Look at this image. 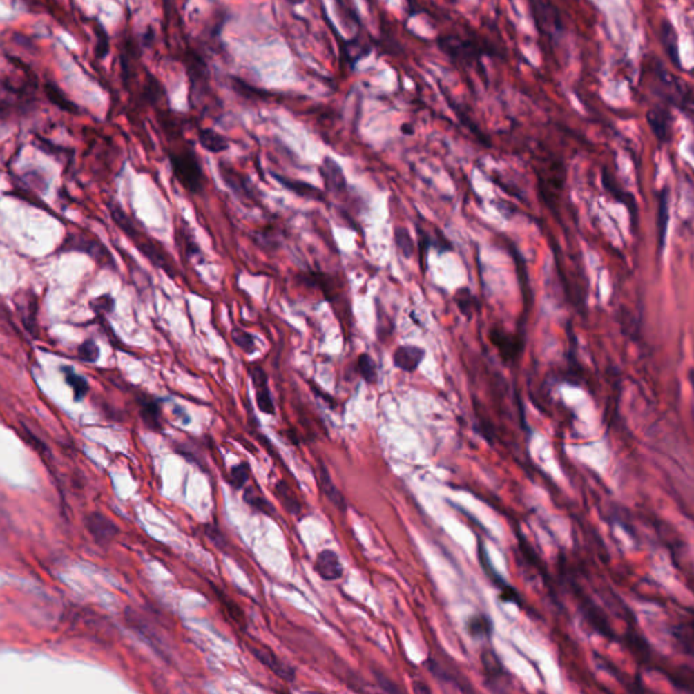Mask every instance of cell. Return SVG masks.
I'll return each mask as SVG.
<instances>
[{
	"label": "cell",
	"instance_id": "obj_1",
	"mask_svg": "<svg viewBox=\"0 0 694 694\" xmlns=\"http://www.w3.org/2000/svg\"><path fill=\"white\" fill-rule=\"evenodd\" d=\"M111 215L113 219L115 220L117 225L135 242V246L146 256L156 267H160L166 274H168L171 278L175 277V271L173 264L168 262L166 253L151 239L143 238V235L135 228L132 221L125 216L121 208H111Z\"/></svg>",
	"mask_w": 694,
	"mask_h": 694
},
{
	"label": "cell",
	"instance_id": "obj_2",
	"mask_svg": "<svg viewBox=\"0 0 694 694\" xmlns=\"http://www.w3.org/2000/svg\"><path fill=\"white\" fill-rule=\"evenodd\" d=\"M653 73L655 76L654 93L663 98L666 102L675 105L681 110L692 111V88L685 84L681 79L675 77L668 73L663 64L657 61L653 67Z\"/></svg>",
	"mask_w": 694,
	"mask_h": 694
},
{
	"label": "cell",
	"instance_id": "obj_3",
	"mask_svg": "<svg viewBox=\"0 0 694 694\" xmlns=\"http://www.w3.org/2000/svg\"><path fill=\"white\" fill-rule=\"evenodd\" d=\"M170 164L175 180L191 194H198L205 187V175L197 155L193 151L170 153Z\"/></svg>",
	"mask_w": 694,
	"mask_h": 694
},
{
	"label": "cell",
	"instance_id": "obj_4",
	"mask_svg": "<svg viewBox=\"0 0 694 694\" xmlns=\"http://www.w3.org/2000/svg\"><path fill=\"white\" fill-rule=\"evenodd\" d=\"M536 25L550 39H557L563 35L564 25L560 18L559 10L550 0H529Z\"/></svg>",
	"mask_w": 694,
	"mask_h": 694
},
{
	"label": "cell",
	"instance_id": "obj_5",
	"mask_svg": "<svg viewBox=\"0 0 694 694\" xmlns=\"http://www.w3.org/2000/svg\"><path fill=\"white\" fill-rule=\"evenodd\" d=\"M220 175L222 178L224 183L231 189V191L242 200V202H253L256 204L258 201V193L256 187L253 186L250 180L233 170L232 167H228L222 163H220Z\"/></svg>",
	"mask_w": 694,
	"mask_h": 694
},
{
	"label": "cell",
	"instance_id": "obj_6",
	"mask_svg": "<svg viewBox=\"0 0 694 694\" xmlns=\"http://www.w3.org/2000/svg\"><path fill=\"white\" fill-rule=\"evenodd\" d=\"M86 528L99 546H109L119 533L118 526L106 515L98 512H90L86 517Z\"/></svg>",
	"mask_w": 694,
	"mask_h": 694
},
{
	"label": "cell",
	"instance_id": "obj_7",
	"mask_svg": "<svg viewBox=\"0 0 694 694\" xmlns=\"http://www.w3.org/2000/svg\"><path fill=\"white\" fill-rule=\"evenodd\" d=\"M251 381L256 388V405L260 412L267 415H274L276 405L271 398V392L269 388V377L267 373L260 366L253 365L249 369Z\"/></svg>",
	"mask_w": 694,
	"mask_h": 694
},
{
	"label": "cell",
	"instance_id": "obj_8",
	"mask_svg": "<svg viewBox=\"0 0 694 694\" xmlns=\"http://www.w3.org/2000/svg\"><path fill=\"white\" fill-rule=\"evenodd\" d=\"M251 654L256 657L263 666H266L271 673L280 677L284 681L292 682L296 679V670L292 666L284 663L271 650L266 647H253L250 646Z\"/></svg>",
	"mask_w": 694,
	"mask_h": 694
},
{
	"label": "cell",
	"instance_id": "obj_9",
	"mask_svg": "<svg viewBox=\"0 0 694 694\" xmlns=\"http://www.w3.org/2000/svg\"><path fill=\"white\" fill-rule=\"evenodd\" d=\"M479 560H480V564L483 567V570L485 571L487 577L492 581V584L495 585V587H498L501 590V598L502 601L505 602H512V604H517L519 605V595L518 592L515 591V588H512V585H509L497 571L495 568L491 566V561H490V557L485 552V549L483 547V544H480L479 547Z\"/></svg>",
	"mask_w": 694,
	"mask_h": 694
},
{
	"label": "cell",
	"instance_id": "obj_10",
	"mask_svg": "<svg viewBox=\"0 0 694 694\" xmlns=\"http://www.w3.org/2000/svg\"><path fill=\"white\" fill-rule=\"evenodd\" d=\"M319 174L323 178V182L326 184L327 190L331 193L340 194L346 191L347 181L345 173L335 159L326 156L319 167Z\"/></svg>",
	"mask_w": 694,
	"mask_h": 694
},
{
	"label": "cell",
	"instance_id": "obj_11",
	"mask_svg": "<svg viewBox=\"0 0 694 694\" xmlns=\"http://www.w3.org/2000/svg\"><path fill=\"white\" fill-rule=\"evenodd\" d=\"M425 357H426L425 349L415 345H402L395 350L392 361L394 365L403 372L414 373L422 364Z\"/></svg>",
	"mask_w": 694,
	"mask_h": 694
},
{
	"label": "cell",
	"instance_id": "obj_12",
	"mask_svg": "<svg viewBox=\"0 0 694 694\" xmlns=\"http://www.w3.org/2000/svg\"><path fill=\"white\" fill-rule=\"evenodd\" d=\"M270 175L284 189H287L288 191H291L301 198L314 200V201H325L326 200L323 190H320L318 186H315L312 183L304 182L300 180H292V178H288V177H284V175H280L276 173H271Z\"/></svg>",
	"mask_w": 694,
	"mask_h": 694
},
{
	"label": "cell",
	"instance_id": "obj_13",
	"mask_svg": "<svg viewBox=\"0 0 694 694\" xmlns=\"http://www.w3.org/2000/svg\"><path fill=\"white\" fill-rule=\"evenodd\" d=\"M315 571L325 581H338L343 575V567L339 556L331 549H325L318 555Z\"/></svg>",
	"mask_w": 694,
	"mask_h": 694
},
{
	"label": "cell",
	"instance_id": "obj_14",
	"mask_svg": "<svg viewBox=\"0 0 694 694\" xmlns=\"http://www.w3.org/2000/svg\"><path fill=\"white\" fill-rule=\"evenodd\" d=\"M318 480H319V487L322 494L329 499V503H332L340 512H346L347 503L343 497V494L338 490V487L334 484L329 470L326 465L320 461L318 467Z\"/></svg>",
	"mask_w": 694,
	"mask_h": 694
},
{
	"label": "cell",
	"instance_id": "obj_15",
	"mask_svg": "<svg viewBox=\"0 0 694 694\" xmlns=\"http://www.w3.org/2000/svg\"><path fill=\"white\" fill-rule=\"evenodd\" d=\"M671 119H673L671 114L666 108L659 106V108L648 110V113H647L648 125L660 143H664L670 139Z\"/></svg>",
	"mask_w": 694,
	"mask_h": 694
},
{
	"label": "cell",
	"instance_id": "obj_16",
	"mask_svg": "<svg viewBox=\"0 0 694 694\" xmlns=\"http://www.w3.org/2000/svg\"><path fill=\"white\" fill-rule=\"evenodd\" d=\"M126 621L136 630L146 642L149 643L151 647H153L157 651H162V637L155 632L153 626L149 622L144 620L140 615L133 612L132 609L126 610Z\"/></svg>",
	"mask_w": 694,
	"mask_h": 694
},
{
	"label": "cell",
	"instance_id": "obj_17",
	"mask_svg": "<svg viewBox=\"0 0 694 694\" xmlns=\"http://www.w3.org/2000/svg\"><path fill=\"white\" fill-rule=\"evenodd\" d=\"M660 41H662L663 49L667 53L668 59L671 60L673 66H675L677 68H681L678 36H677L674 26L668 21H663L660 25Z\"/></svg>",
	"mask_w": 694,
	"mask_h": 694
},
{
	"label": "cell",
	"instance_id": "obj_18",
	"mask_svg": "<svg viewBox=\"0 0 694 694\" xmlns=\"http://www.w3.org/2000/svg\"><path fill=\"white\" fill-rule=\"evenodd\" d=\"M490 339L497 346V349L499 350L501 356L505 360H510L512 361V360L518 357L521 346H519V340L517 338H514L512 335L505 334V332H502L499 329H494L490 334Z\"/></svg>",
	"mask_w": 694,
	"mask_h": 694
},
{
	"label": "cell",
	"instance_id": "obj_19",
	"mask_svg": "<svg viewBox=\"0 0 694 694\" xmlns=\"http://www.w3.org/2000/svg\"><path fill=\"white\" fill-rule=\"evenodd\" d=\"M467 632L474 639H490L494 632L492 620L483 613H477L471 616L465 624Z\"/></svg>",
	"mask_w": 694,
	"mask_h": 694
},
{
	"label": "cell",
	"instance_id": "obj_20",
	"mask_svg": "<svg viewBox=\"0 0 694 694\" xmlns=\"http://www.w3.org/2000/svg\"><path fill=\"white\" fill-rule=\"evenodd\" d=\"M198 143L205 151L212 153H221L229 149L228 140L222 135H220L219 132L211 128L200 131Z\"/></svg>",
	"mask_w": 694,
	"mask_h": 694
},
{
	"label": "cell",
	"instance_id": "obj_21",
	"mask_svg": "<svg viewBox=\"0 0 694 694\" xmlns=\"http://www.w3.org/2000/svg\"><path fill=\"white\" fill-rule=\"evenodd\" d=\"M276 497L278 498V501L281 502V505L285 508L287 512H291L293 515H300L301 514V503L300 501L297 499V497L294 495V492L292 491V488L284 481H278L276 484Z\"/></svg>",
	"mask_w": 694,
	"mask_h": 694
},
{
	"label": "cell",
	"instance_id": "obj_22",
	"mask_svg": "<svg viewBox=\"0 0 694 694\" xmlns=\"http://www.w3.org/2000/svg\"><path fill=\"white\" fill-rule=\"evenodd\" d=\"M602 183L606 187V190L610 194H613V197L616 200H619L620 202L625 204L629 208V211L632 212V221H633V224H636V202H635L633 197L630 194H628V193H624L622 189L617 187V184L613 182V178L610 177V174L609 173L606 174L605 170H604V174H602Z\"/></svg>",
	"mask_w": 694,
	"mask_h": 694
},
{
	"label": "cell",
	"instance_id": "obj_23",
	"mask_svg": "<svg viewBox=\"0 0 694 694\" xmlns=\"http://www.w3.org/2000/svg\"><path fill=\"white\" fill-rule=\"evenodd\" d=\"M142 418L146 423V427L151 430H160L162 429V411L160 405L156 401L146 399L142 402Z\"/></svg>",
	"mask_w": 694,
	"mask_h": 694
},
{
	"label": "cell",
	"instance_id": "obj_24",
	"mask_svg": "<svg viewBox=\"0 0 694 694\" xmlns=\"http://www.w3.org/2000/svg\"><path fill=\"white\" fill-rule=\"evenodd\" d=\"M61 370L64 373V378H66L67 384L73 388L75 401L80 402L87 395V392H88V383H87V380L83 376H80L79 373H76L73 367H70V366H66Z\"/></svg>",
	"mask_w": 694,
	"mask_h": 694
},
{
	"label": "cell",
	"instance_id": "obj_25",
	"mask_svg": "<svg viewBox=\"0 0 694 694\" xmlns=\"http://www.w3.org/2000/svg\"><path fill=\"white\" fill-rule=\"evenodd\" d=\"M454 302L457 304L460 312L471 319L476 311L479 309V302L475 296L468 288H460L454 294Z\"/></svg>",
	"mask_w": 694,
	"mask_h": 694
},
{
	"label": "cell",
	"instance_id": "obj_26",
	"mask_svg": "<svg viewBox=\"0 0 694 694\" xmlns=\"http://www.w3.org/2000/svg\"><path fill=\"white\" fill-rule=\"evenodd\" d=\"M44 91L48 97V99L57 108H60L61 110H66L68 113H77V106L71 102L66 94L53 83H46L45 87H44Z\"/></svg>",
	"mask_w": 694,
	"mask_h": 694
},
{
	"label": "cell",
	"instance_id": "obj_27",
	"mask_svg": "<svg viewBox=\"0 0 694 694\" xmlns=\"http://www.w3.org/2000/svg\"><path fill=\"white\" fill-rule=\"evenodd\" d=\"M668 220H670V215H668V191H667V189H663L660 191V197H659L658 218L659 246L662 249L664 246V240H666V235H667Z\"/></svg>",
	"mask_w": 694,
	"mask_h": 694
},
{
	"label": "cell",
	"instance_id": "obj_28",
	"mask_svg": "<svg viewBox=\"0 0 694 694\" xmlns=\"http://www.w3.org/2000/svg\"><path fill=\"white\" fill-rule=\"evenodd\" d=\"M231 338L233 343L247 356H251L256 351V338L246 329L233 327L231 331Z\"/></svg>",
	"mask_w": 694,
	"mask_h": 694
},
{
	"label": "cell",
	"instance_id": "obj_29",
	"mask_svg": "<svg viewBox=\"0 0 694 694\" xmlns=\"http://www.w3.org/2000/svg\"><path fill=\"white\" fill-rule=\"evenodd\" d=\"M243 498H244V502L250 508L256 509V512L266 514V515H274L276 510H274L273 505L269 501H266L263 497H260L259 494H256L253 488H247Z\"/></svg>",
	"mask_w": 694,
	"mask_h": 694
},
{
	"label": "cell",
	"instance_id": "obj_30",
	"mask_svg": "<svg viewBox=\"0 0 694 694\" xmlns=\"http://www.w3.org/2000/svg\"><path fill=\"white\" fill-rule=\"evenodd\" d=\"M357 367H358L361 377L365 380L367 384H374L377 381V366H376L374 360L372 358V356H369L367 353L360 354L358 361H357Z\"/></svg>",
	"mask_w": 694,
	"mask_h": 694
},
{
	"label": "cell",
	"instance_id": "obj_31",
	"mask_svg": "<svg viewBox=\"0 0 694 694\" xmlns=\"http://www.w3.org/2000/svg\"><path fill=\"white\" fill-rule=\"evenodd\" d=\"M395 243L398 250L401 251L404 258H411L414 254V240L408 232L407 228L404 226H396L395 228Z\"/></svg>",
	"mask_w": 694,
	"mask_h": 694
},
{
	"label": "cell",
	"instance_id": "obj_32",
	"mask_svg": "<svg viewBox=\"0 0 694 694\" xmlns=\"http://www.w3.org/2000/svg\"><path fill=\"white\" fill-rule=\"evenodd\" d=\"M249 476H250L249 465L246 463L238 464L231 471V484L233 485L235 490H242L244 487V484L247 483Z\"/></svg>",
	"mask_w": 694,
	"mask_h": 694
},
{
	"label": "cell",
	"instance_id": "obj_33",
	"mask_svg": "<svg viewBox=\"0 0 694 694\" xmlns=\"http://www.w3.org/2000/svg\"><path fill=\"white\" fill-rule=\"evenodd\" d=\"M77 356L87 363H95L99 357V347L94 340H86L77 349Z\"/></svg>",
	"mask_w": 694,
	"mask_h": 694
},
{
	"label": "cell",
	"instance_id": "obj_34",
	"mask_svg": "<svg viewBox=\"0 0 694 694\" xmlns=\"http://www.w3.org/2000/svg\"><path fill=\"white\" fill-rule=\"evenodd\" d=\"M97 38H98V42H97V57L98 59H104L108 55V52H109V38H108L105 29L99 23H98V28H97Z\"/></svg>",
	"mask_w": 694,
	"mask_h": 694
},
{
	"label": "cell",
	"instance_id": "obj_35",
	"mask_svg": "<svg viewBox=\"0 0 694 694\" xmlns=\"http://www.w3.org/2000/svg\"><path fill=\"white\" fill-rule=\"evenodd\" d=\"M205 534L209 537V540H211V541H212V543H213L218 548H225V546H226V540H225L224 534L221 533V530H219L216 526H213V525H208V526H206V532H205Z\"/></svg>",
	"mask_w": 694,
	"mask_h": 694
},
{
	"label": "cell",
	"instance_id": "obj_36",
	"mask_svg": "<svg viewBox=\"0 0 694 694\" xmlns=\"http://www.w3.org/2000/svg\"><path fill=\"white\" fill-rule=\"evenodd\" d=\"M418 233H419V254H421V264L423 262V258H425V262H426V258H427V250L429 247L433 244V240L430 239L429 233L426 231H422L421 228H418ZM427 263V262H426Z\"/></svg>",
	"mask_w": 694,
	"mask_h": 694
},
{
	"label": "cell",
	"instance_id": "obj_37",
	"mask_svg": "<svg viewBox=\"0 0 694 694\" xmlns=\"http://www.w3.org/2000/svg\"><path fill=\"white\" fill-rule=\"evenodd\" d=\"M114 305H115V301L109 294L101 296L95 300V309L97 311L99 309V311H105V312H111L114 309Z\"/></svg>",
	"mask_w": 694,
	"mask_h": 694
},
{
	"label": "cell",
	"instance_id": "obj_38",
	"mask_svg": "<svg viewBox=\"0 0 694 694\" xmlns=\"http://www.w3.org/2000/svg\"><path fill=\"white\" fill-rule=\"evenodd\" d=\"M374 675H376L377 682H378V685L381 686V689H383V691H385V692H391V693L399 692V689H398V688H396V686H395V685H394L389 679H387L384 675H381L380 673H376Z\"/></svg>",
	"mask_w": 694,
	"mask_h": 694
},
{
	"label": "cell",
	"instance_id": "obj_39",
	"mask_svg": "<svg viewBox=\"0 0 694 694\" xmlns=\"http://www.w3.org/2000/svg\"><path fill=\"white\" fill-rule=\"evenodd\" d=\"M401 131H402V133H404V135H412L414 133V129H412V126L409 124H403Z\"/></svg>",
	"mask_w": 694,
	"mask_h": 694
}]
</instances>
